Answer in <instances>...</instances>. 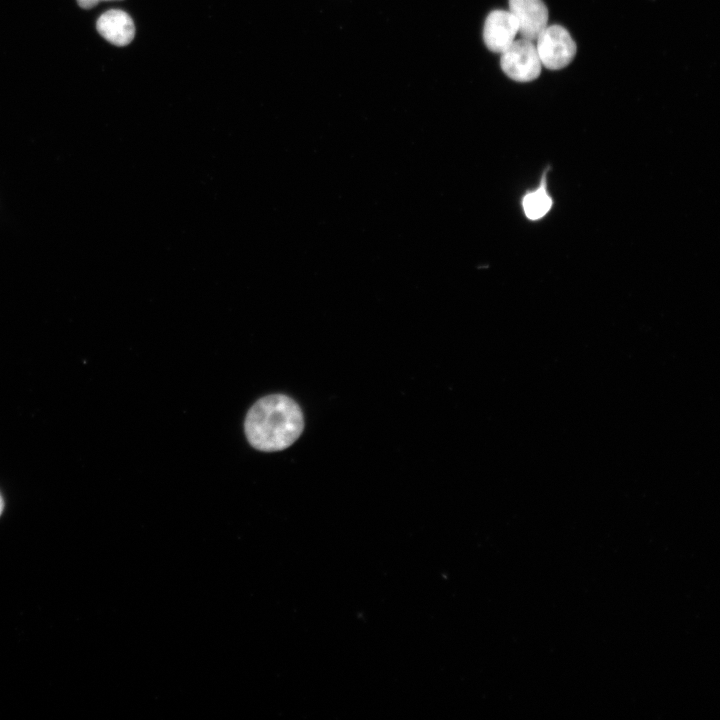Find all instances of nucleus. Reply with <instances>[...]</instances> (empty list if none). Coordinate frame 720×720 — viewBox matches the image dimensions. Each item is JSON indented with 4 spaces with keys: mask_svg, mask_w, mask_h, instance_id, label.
<instances>
[{
    "mask_svg": "<svg viewBox=\"0 0 720 720\" xmlns=\"http://www.w3.org/2000/svg\"><path fill=\"white\" fill-rule=\"evenodd\" d=\"M303 428L299 405L283 394L259 399L248 411L244 423L250 445L264 452L288 448L299 438Z\"/></svg>",
    "mask_w": 720,
    "mask_h": 720,
    "instance_id": "f257e3e1",
    "label": "nucleus"
},
{
    "mask_svg": "<svg viewBox=\"0 0 720 720\" xmlns=\"http://www.w3.org/2000/svg\"><path fill=\"white\" fill-rule=\"evenodd\" d=\"M535 41L541 64L550 70H559L569 65L577 51L570 33L560 25L547 26Z\"/></svg>",
    "mask_w": 720,
    "mask_h": 720,
    "instance_id": "f03ea898",
    "label": "nucleus"
},
{
    "mask_svg": "<svg viewBox=\"0 0 720 720\" xmlns=\"http://www.w3.org/2000/svg\"><path fill=\"white\" fill-rule=\"evenodd\" d=\"M501 54V68L510 79L529 82L540 75L542 64L533 41L514 40Z\"/></svg>",
    "mask_w": 720,
    "mask_h": 720,
    "instance_id": "7ed1b4c3",
    "label": "nucleus"
},
{
    "mask_svg": "<svg viewBox=\"0 0 720 720\" xmlns=\"http://www.w3.org/2000/svg\"><path fill=\"white\" fill-rule=\"evenodd\" d=\"M509 11L518 23L522 38L535 41L547 27L548 9L542 0H509Z\"/></svg>",
    "mask_w": 720,
    "mask_h": 720,
    "instance_id": "20e7f679",
    "label": "nucleus"
},
{
    "mask_svg": "<svg viewBox=\"0 0 720 720\" xmlns=\"http://www.w3.org/2000/svg\"><path fill=\"white\" fill-rule=\"evenodd\" d=\"M518 23L510 11L494 10L488 14L483 26V40L487 48L502 53L514 41Z\"/></svg>",
    "mask_w": 720,
    "mask_h": 720,
    "instance_id": "39448f33",
    "label": "nucleus"
},
{
    "mask_svg": "<svg viewBox=\"0 0 720 720\" xmlns=\"http://www.w3.org/2000/svg\"><path fill=\"white\" fill-rule=\"evenodd\" d=\"M96 28L101 36L116 46L129 44L135 34L132 18L118 9L108 10L97 20Z\"/></svg>",
    "mask_w": 720,
    "mask_h": 720,
    "instance_id": "423d86ee",
    "label": "nucleus"
},
{
    "mask_svg": "<svg viewBox=\"0 0 720 720\" xmlns=\"http://www.w3.org/2000/svg\"><path fill=\"white\" fill-rule=\"evenodd\" d=\"M550 167L547 166L542 171L539 182L536 187L528 190L522 196L521 207L524 216L529 221H540L545 218L554 206V198L548 188V173Z\"/></svg>",
    "mask_w": 720,
    "mask_h": 720,
    "instance_id": "0eeeda50",
    "label": "nucleus"
},
{
    "mask_svg": "<svg viewBox=\"0 0 720 720\" xmlns=\"http://www.w3.org/2000/svg\"><path fill=\"white\" fill-rule=\"evenodd\" d=\"M101 1H110V0H77V3L81 8L90 9V8L96 6Z\"/></svg>",
    "mask_w": 720,
    "mask_h": 720,
    "instance_id": "6e6552de",
    "label": "nucleus"
},
{
    "mask_svg": "<svg viewBox=\"0 0 720 720\" xmlns=\"http://www.w3.org/2000/svg\"><path fill=\"white\" fill-rule=\"evenodd\" d=\"M3 508H4V503H3L2 497L0 496V515L3 511Z\"/></svg>",
    "mask_w": 720,
    "mask_h": 720,
    "instance_id": "1a4fd4ad",
    "label": "nucleus"
}]
</instances>
